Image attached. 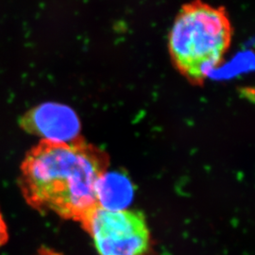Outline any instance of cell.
I'll return each instance as SVG.
<instances>
[{
  "mask_svg": "<svg viewBox=\"0 0 255 255\" xmlns=\"http://www.w3.org/2000/svg\"><path fill=\"white\" fill-rule=\"evenodd\" d=\"M108 164L107 155L81 139L42 140L22 162L19 186L30 207L82 222L99 206V184Z\"/></svg>",
  "mask_w": 255,
  "mask_h": 255,
  "instance_id": "cell-1",
  "label": "cell"
},
{
  "mask_svg": "<svg viewBox=\"0 0 255 255\" xmlns=\"http://www.w3.org/2000/svg\"><path fill=\"white\" fill-rule=\"evenodd\" d=\"M233 27L226 10L201 0L183 5L168 34V51L177 69L201 84L228 51Z\"/></svg>",
  "mask_w": 255,
  "mask_h": 255,
  "instance_id": "cell-2",
  "label": "cell"
},
{
  "mask_svg": "<svg viewBox=\"0 0 255 255\" xmlns=\"http://www.w3.org/2000/svg\"><path fill=\"white\" fill-rule=\"evenodd\" d=\"M99 255H147L151 237L144 216L97 206L81 222Z\"/></svg>",
  "mask_w": 255,
  "mask_h": 255,
  "instance_id": "cell-3",
  "label": "cell"
},
{
  "mask_svg": "<svg viewBox=\"0 0 255 255\" xmlns=\"http://www.w3.org/2000/svg\"><path fill=\"white\" fill-rule=\"evenodd\" d=\"M23 127L43 140L69 142L77 139L80 122L72 110L62 104L46 103L24 117Z\"/></svg>",
  "mask_w": 255,
  "mask_h": 255,
  "instance_id": "cell-4",
  "label": "cell"
},
{
  "mask_svg": "<svg viewBox=\"0 0 255 255\" xmlns=\"http://www.w3.org/2000/svg\"><path fill=\"white\" fill-rule=\"evenodd\" d=\"M133 190L125 177L117 174H104L98 189V201L101 207L112 210L125 209L131 201Z\"/></svg>",
  "mask_w": 255,
  "mask_h": 255,
  "instance_id": "cell-5",
  "label": "cell"
},
{
  "mask_svg": "<svg viewBox=\"0 0 255 255\" xmlns=\"http://www.w3.org/2000/svg\"><path fill=\"white\" fill-rule=\"evenodd\" d=\"M9 239V233H8V227L3 219L2 213L0 212V248L4 246Z\"/></svg>",
  "mask_w": 255,
  "mask_h": 255,
  "instance_id": "cell-6",
  "label": "cell"
}]
</instances>
